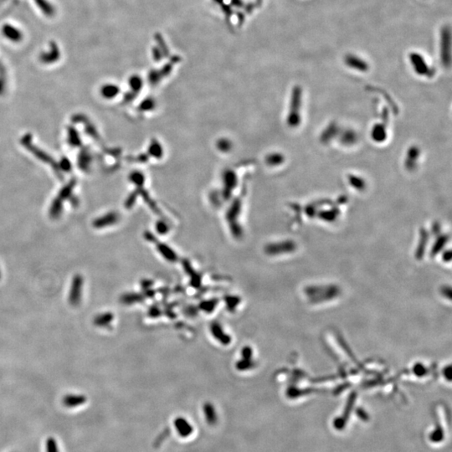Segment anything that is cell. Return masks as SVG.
<instances>
[{
    "mask_svg": "<svg viewBox=\"0 0 452 452\" xmlns=\"http://www.w3.org/2000/svg\"><path fill=\"white\" fill-rule=\"evenodd\" d=\"M83 285H84L83 276L80 274H77L73 277L71 289L69 292L68 302L72 307H77L80 305L81 301H82Z\"/></svg>",
    "mask_w": 452,
    "mask_h": 452,
    "instance_id": "cell-1",
    "label": "cell"
},
{
    "mask_svg": "<svg viewBox=\"0 0 452 452\" xmlns=\"http://www.w3.org/2000/svg\"><path fill=\"white\" fill-rule=\"evenodd\" d=\"M211 332L212 336L222 345H229L231 342V338L229 334L224 331L223 327L218 322H213L211 324Z\"/></svg>",
    "mask_w": 452,
    "mask_h": 452,
    "instance_id": "cell-2",
    "label": "cell"
},
{
    "mask_svg": "<svg viewBox=\"0 0 452 452\" xmlns=\"http://www.w3.org/2000/svg\"><path fill=\"white\" fill-rule=\"evenodd\" d=\"M442 57L445 64L450 63L451 59V32L448 28H444L442 32Z\"/></svg>",
    "mask_w": 452,
    "mask_h": 452,
    "instance_id": "cell-3",
    "label": "cell"
},
{
    "mask_svg": "<svg viewBox=\"0 0 452 452\" xmlns=\"http://www.w3.org/2000/svg\"><path fill=\"white\" fill-rule=\"evenodd\" d=\"M86 402H87V397L83 394H66L62 400L64 406L69 408V409L79 407L81 405L86 404Z\"/></svg>",
    "mask_w": 452,
    "mask_h": 452,
    "instance_id": "cell-4",
    "label": "cell"
},
{
    "mask_svg": "<svg viewBox=\"0 0 452 452\" xmlns=\"http://www.w3.org/2000/svg\"><path fill=\"white\" fill-rule=\"evenodd\" d=\"M353 406V399L350 400L347 403V407L345 409L344 412L342 413V416L339 418H337L334 421V426L337 431H342L346 425H347V420L349 418L350 413L352 410Z\"/></svg>",
    "mask_w": 452,
    "mask_h": 452,
    "instance_id": "cell-5",
    "label": "cell"
},
{
    "mask_svg": "<svg viewBox=\"0 0 452 452\" xmlns=\"http://www.w3.org/2000/svg\"><path fill=\"white\" fill-rule=\"evenodd\" d=\"M157 250L160 253L161 255L169 262H175L178 260V255L175 251L167 244L159 243L157 244Z\"/></svg>",
    "mask_w": 452,
    "mask_h": 452,
    "instance_id": "cell-6",
    "label": "cell"
},
{
    "mask_svg": "<svg viewBox=\"0 0 452 452\" xmlns=\"http://www.w3.org/2000/svg\"><path fill=\"white\" fill-rule=\"evenodd\" d=\"M114 320V315L112 313H103L96 316L93 324L98 328H106L110 325Z\"/></svg>",
    "mask_w": 452,
    "mask_h": 452,
    "instance_id": "cell-7",
    "label": "cell"
},
{
    "mask_svg": "<svg viewBox=\"0 0 452 452\" xmlns=\"http://www.w3.org/2000/svg\"><path fill=\"white\" fill-rule=\"evenodd\" d=\"M224 186H226L227 193L232 192L236 184V176L232 170H227L223 175Z\"/></svg>",
    "mask_w": 452,
    "mask_h": 452,
    "instance_id": "cell-8",
    "label": "cell"
},
{
    "mask_svg": "<svg viewBox=\"0 0 452 452\" xmlns=\"http://www.w3.org/2000/svg\"><path fill=\"white\" fill-rule=\"evenodd\" d=\"M3 33L8 40H12V41H18L21 39V33L18 29H16L14 26H12V25H6L3 27Z\"/></svg>",
    "mask_w": 452,
    "mask_h": 452,
    "instance_id": "cell-9",
    "label": "cell"
},
{
    "mask_svg": "<svg viewBox=\"0 0 452 452\" xmlns=\"http://www.w3.org/2000/svg\"><path fill=\"white\" fill-rule=\"evenodd\" d=\"M346 62L348 66H352L353 68L358 69V70L364 71L368 67L366 62L355 55H347L346 57Z\"/></svg>",
    "mask_w": 452,
    "mask_h": 452,
    "instance_id": "cell-10",
    "label": "cell"
},
{
    "mask_svg": "<svg viewBox=\"0 0 452 452\" xmlns=\"http://www.w3.org/2000/svg\"><path fill=\"white\" fill-rule=\"evenodd\" d=\"M142 297L141 295L137 293H126L121 296L120 301L122 304L125 305H132L134 303H140L142 301Z\"/></svg>",
    "mask_w": 452,
    "mask_h": 452,
    "instance_id": "cell-11",
    "label": "cell"
},
{
    "mask_svg": "<svg viewBox=\"0 0 452 452\" xmlns=\"http://www.w3.org/2000/svg\"><path fill=\"white\" fill-rule=\"evenodd\" d=\"M444 430L442 426L438 424L434 431L430 434V440L434 443H439L444 440Z\"/></svg>",
    "mask_w": 452,
    "mask_h": 452,
    "instance_id": "cell-12",
    "label": "cell"
},
{
    "mask_svg": "<svg viewBox=\"0 0 452 452\" xmlns=\"http://www.w3.org/2000/svg\"><path fill=\"white\" fill-rule=\"evenodd\" d=\"M149 153L150 155L156 158H160L163 156V148L158 141L153 140V142L150 143Z\"/></svg>",
    "mask_w": 452,
    "mask_h": 452,
    "instance_id": "cell-13",
    "label": "cell"
},
{
    "mask_svg": "<svg viewBox=\"0 0 452 452\" xmlns=\"http://www.w3.org/2000/svg\"><path fill=\"white\" fill-rule=\"evenodd\" d=\"M236 368L239 371L249 370L250 368H253L254 362L252 359H244L240 358L239 361H237Z\"/></svg>",
    "mask_w": 452,
    "mask_h": 452,
    "instance_id": "cell-14",
    "label": "cell"
},
{
    "mask_svg": "<svg viewBox=\"0 0 452 452\" xmlns=\"http://www.w3.org/2000/svg\"><path fill=\"white\" fill-rule=\"evenodd\" d=\"M45 452H60L58 442L53 437H49L45 443Z\"/></svg>",
    "mask_w": 452,
    "mask_h": 452,
    "instance_id": "cell-15",
    "label": "cell"
},
{
    "mask_svg": "<svg viewBox=\"0 0 452 452\" xmlns=\"http://www.w3.org/2000/svg\"><path fill=\"white\" fill-rule=\"evenodd\" d=\"M117 217L115 215H111V216H106L104 218L102 219L100 221L96 222V227L101 228L103 226H110L116 222Z\"/></svg>",
    "mask_w": 452,
    "mask_h": 452,
    "instance_id": "cell-16",
    "label": "cell"
},
{
    "mask_svg": "<svg viewBox=\"0 0 452 452\" xmlns=\"http://www.w3.org/2000/svg\"><path fill=\"white\" fill-rule=\"evenodd\" d=\"M217 301L216 300H209V301H205V302H203L201 304H200V309L203 311H205L206 313H211L215 310L216 305H217Z\"/></svg>",
    "mask_w": 452,
    "mask_h": 452,
    "instance_id": "cell-17",
    "label": "cell"
},
{
    "mask_svg": "<svg viewBox=\"0 0 452 452\" xmlns=\"http://www.w3.org/2000/svg\"><path fill=\"white\" fill-rule=\"evenodd\" d=\"M226 307L229 311H234L239 304V297H234V296L226 297Z\"/></svg>",
    "mask_w": 452,
    "mask_h": 452,
    "instance_id": "cell-18",
    "label": "cell"
},
{
    "mask_svg": "<svg viewBox=\"0 0 452 452\" xmlns=\"http://www.w3.org/2000/svg\"><path fill=\"white\" fill-rule=\"evenodd\" d=\"M118 92V90L116 88V87H113V86H107V87H103V91H102V93L103 95L106 98H112L113 97H115L116 95V93Z\"/></svg>",
    "mask_w": 452,
    "mask_h": 452,
    "instance_id": "cell-19",
    "label": "cell"
},
{
    "mask_svg": "<svg viewBox=\"0 0 452 452\" xmlns=\"http://www.w3.org/2000/svg\"><path fill=\"white\" fill-rule=\"evenodd\" d=\"M131 181L133 182L134 184H137V186H140L141 184L144 183L145 178L142 174L139 173V172H136L134 174H132L131 175Z\"/></svg>",
    "mask_w": 452,
    "mask_h": 452,
    "instance_id": "cell-20",
    "label": "cell"
},
{
    "mask_svg": "<svg viewBox=\"0 0 452 452\" xmlns=\"http://www.w3.org/2000/svg\"><path fill=\"white\" fill-rule=\"evenodd\" d=\"M156 229H157V231L159 234H164L166 233H168V230H169V226H168V224L166 223L165 221H159V222L157 223Z\"/></svg>",
    "mask_w": 452,
    "mask_h": 452,
    "instance_id": "cell-21",
    "label": "cell"
},
{
    "mask_svg": "<svg viewBox=\"0 0 452 452\" xmlns=\"http://www.w3.org/2000/svg\"><path fill=\"white\" fill-rule=\"evenodd\" d=\"M253 351L251 347L245 346L241 350V358L252 359Z\"/></svg>",
    "mask_w": 452,
    "mask_h": 452,
    "instance_id": "cell-22",
    "label": "cell"
},
{
    "mask_svg": "<svg viewBox=\"0 0 452 452\" xmlns=\"http://www.w3.org/2000/svg\"><path fill=\"white\" fill-rule=\"evenodd\" d=\"M230 142L229 140L222 139L220 140L218 142L219 149H221L223 152H227L230 149Z\"/></svg>",
    "mask_w": 452,
    "mask_h": 452,
    "instance_id": "cell-23",
    "label": "cell"
},
{
    "mask_svg": "<svg viewBox=\"0 0 452 452\" xmlns=\"http://www.w3.org/2000/svg\"><path fill=\"white\" fill-rule=\"evenodd\" d=\"M153 107H154V106L153 105V103H152V102H146V103L142 104L141 110L152 111L153 108H154Z\"/></svg>",
    "mask_w": 452,
    "mask_h": 452,
    "instance_id": "cell-24",
    "label": "cell"
},
{
    "mask_svg": "<svg viewBox=\"0 0 452 452\" xmlns=\"http://www.w3.org/2000/svg\"><path fill=\"white\" fill-rule=\"evenodd\" d=\"M0 279H1V271H0Z\"/></svg>",
    "mask_w": 452,
    "mask_h": 452,
    "instance_id": "cell-25",
    "label": "cell"
}]
</instances>
